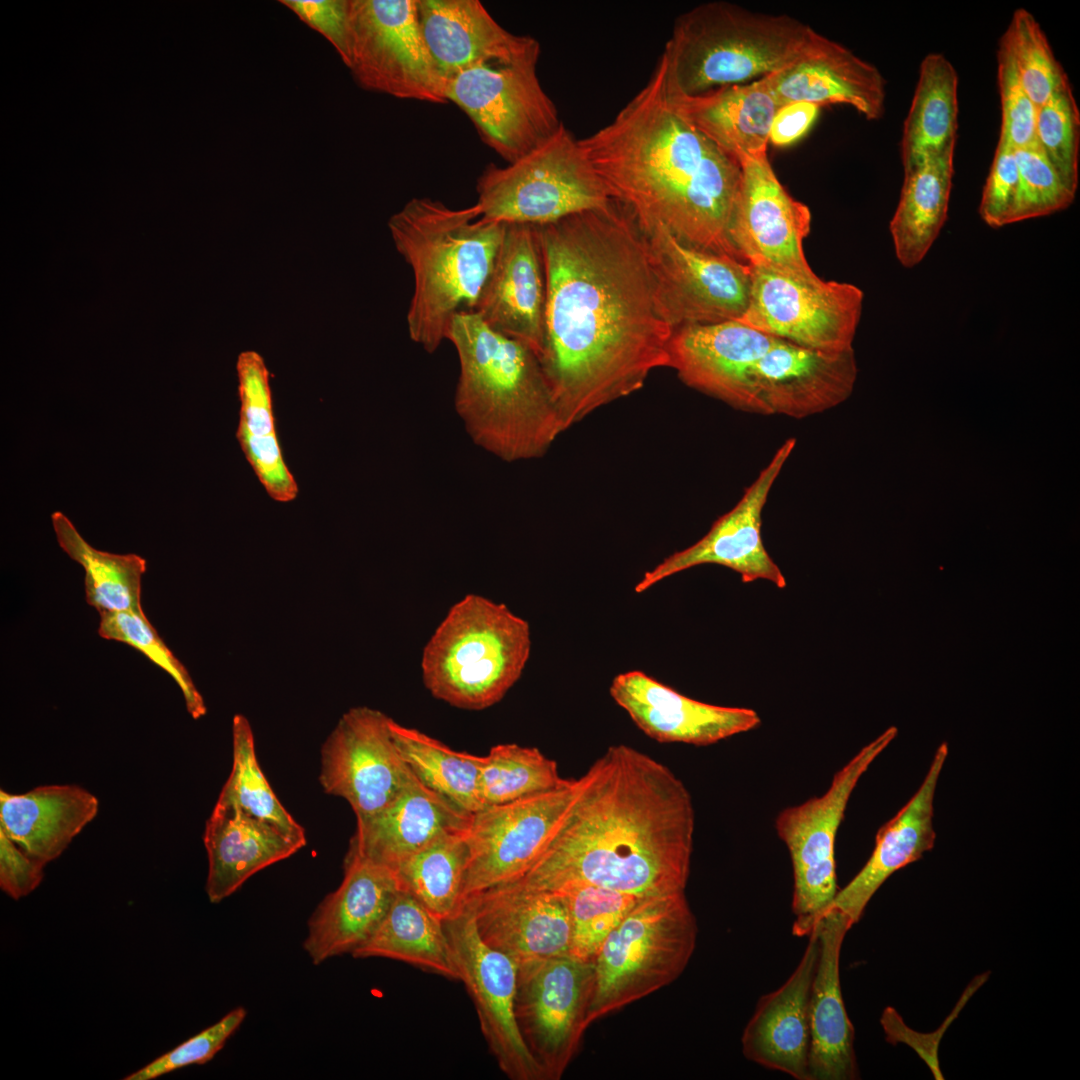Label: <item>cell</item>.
<instances>
[{
	"label": "cell",
	"mask_w": 1080,
	"mask_h": 1080,
	"mask_svg": "<svg viewBox=\"0 0 1080 1080\" xmlns=\"http://www.w3.org/2000/svg\"><path fill=\"white\" fill-rule=\"evenodd\" d=\"M96 796L78 785H44L26 793L0 791V831L32 858H58L98 813Z\"/></svg>",
	"instance_id": "34"
},
{
	"label": "cell",
	"mask_w": 1080,
	"mask_h": 1080,
	"mask_svg": "<svg viewBox=\"0 0 1080 1080\" xmlns=\"http://www.w3.org/2000/svg\"><path fill=\"white\" fill-rule=\"evenodd\" d=\"M751 268L749 304L736 321L812 350H853L864 297L860 288L766 267Z\"/></svg>",
	"instance_id": "13"
},
{
	"label": "cell",
	"mask_w": 1080,
	"mask_h": 1080,
	"mask_svg": "<svg viewBox=\"0 0 1080 1080\" xmlns=\"http://www.w3.org/2000/svg\"><path fill=\"white\" fill-rule=\"evenodd\" d=\"M443 922L460 981L475 1005L482 1034L499 1068L512 1080H542L514 1013L517 964L483 942L464 905Z\"/></svg>",
	"instance_id": "18"
},
{
	"label": "cell",
	"mask_w": 1080,
	"mask_h": 1080,
	"mask_svg": "<svg viewBox=\"0 0 1080 1080\" xmlns=\"http://www.w3.org/2000/svg\"><path fill=\"white\" fill-rule=\"evenodd\" d=\"M99 615L98 634L102 638L122 642L144 654L176 682L192 718L199 719L206 714L204 699L188 670L159 636L144 611L105 612Z\"/></svg>",
	"instance_id": "47"
},
{
	"label": "cell",
	"mask_w": 1080,
	"mask_h": 1080,
	"mask_svg": "<svg viewBox=\"0 0 1080 1080\" xmlns=\"http://www.w3.org/2000/svg\"><path fill=\"white\" fill-rule=\"evenodd\" d=\"M546 279L535 225L506 223L492 269L474 308L493 330L529 347H545Z\"/></svg>",
	"instance_id": "22"
},
{
	"label": "cell",
	"mask_w": 1080,
	"mask_h": 1080,
	"mask_svg": "<svg viewBox=\"0 0 1080 1080\" xmlns=\"http://www.w3.org/2000/svg\"><path fill=\"white\" fill-rule=\"evenodd\" d=\"M556 761L536 747L518 744L493 746L483 756L479 779L484 807L509 803L566 785Z\"/></svg>",
	"instance_id": "44"
},
{
	"label": "cell",
	"mask_w": 1080,
	"mask_h": 1080,
	"mask_svg": "<svg viewBox=\"0 0 1080 1080\" xmlns=\"http://www.w3.org/2000/svg\"><path fill=\"white\" fill-rule=\"evenodd\" d=\"M857 376L853 350L828 353L778 338L752 366L757 414L805 418L845 401Z\"/></svg>",
	"instance_id": "21"
},
{
	"label": "cell",
	"mask_w": 1080,
	"mask_h": 1080,
	"mask_svg": "<svg viewBox=\"0 0 1080 1080\" xmlns=\"http://www.w3.org/2000/svg\"><path fill=\"white\" fill-rule=\"evenodd\" d=\"M580 142L610 198L641 231L661 228L685 244L744 262L730 234L740 164L675 109L662 55L615 117Z\"/></svg>",
	"instance_id": "3"
},
{
	"label": "cell",
	"mask_w": 1080,
	"mask_h": 1080,
	"mask_svg": "<svg viewBox=\"0 0 1080 1080\" xmlns=\"http://www.w3.org/2000/svg\"><path fill=\"white\" fill-rule=\"evenodd\" d=\"M1019 170V202L1015 222L1067 209L1076 192L1062 180L1036 142L1015 149Z\"/></svg>",
	"instance_id": "49"
},
{
	"label": "cell",
	"mask_w": 1080,
	"mask_h": 1080,
	"mask_svg": "<svg viewBox=\"0 0 1080 1080\" xmlns=\"http://www.w3.org/2000/svg\"><path fill=\"white\" fill-rule=\"evenodd\" d=\"M480 938L521 963L569 954L571 923L564 897L513 883L464 901Z\"/></svg>",
	"instance_id": "24"
},
{
	"label": "cell",
	"mask_w": 1080,
	"mask_h": 1080,
	"mask_svg": "<svg viewBox=\"0 0 1080 1080\" xmlns=\"http://www.w3.org/2000/svg\"><path fill=\"white\" fill-rule=\"evenodd\" d=\"M741 181L731 239L744 262L807 279L818 277L804 255L811 211L781 184L767 152L739 161Z\"/></svg>",
	"instance_id": "19"
},
{
	"label": "cell",
	"mask_w": 1080,
	"mask_h": 1080,
	"mask_svg": "<svg viewBox=\"0 0 1080 1080\" xmlns=\"http://www.w3.org/2000/svg\"><path fill=\"white\" fill-rule=\"evenodd\" d=\"M472 816L426 788L411 773L387 806L356 819L348 850L394 869L442 835L467 829Z\"/></svg>",
	"instance_id": "32"
},
{
	"label": "cell",
	"mask_w": 1080,
	"mask_h": 1080,
	"mask_svg": "<svg viewBox=\"0 0 1080 1080\" xmlns=\"http://www.w3.org/2000/svg\"><path fill=\"white\" fill-rule=\"evenodd\" d=\"M578 788V779H571L562 787L473 814L463 902L523 877L550 844Z\"/></svg>",
	"instance_id": "16"
},
{
	"label": "cell",
	"mask_w": 1080,
	"mask_h": 1080,
	"mask_svg": "<svg viewBox=\"0 0 1080 1080\" xmlns=\"http://www.w3.org/2000/svg\"><path fill=\"white\" fill-rule=\"evenodd\" d=\"M45 865L0 831V887L9 897L18 900L35 890L44 877Z\"/></svg>",
	"instance_id": "55"
},
{
	"label": "cell",
	"mask_w": 1080,
	"mask_h": 1080,
	"mask_svg": "<svg viewBox=\"0 0 1080 1080\" xmlns=\"http://www.w3.org/2000/svg\"><path fill=\"white\" fill-rule=\"evenodd\" d=\"M414 289L407 312L410 339L434 353L460 312H473L500 248L505 223L481 217L476 204L460 209L429 197L410 199L389 221Z\"/></svg>",
	"instance_id": "5"
},
{
	"label": "cell",
	"mask_w": 1080,
	"mask_h": 1080,
	"mask_svg": "<svg viewBox=\"0 0 1080 1080\" xmlns=\"http://www.w3.org/2000/svg\"><path fill=\"white\" fill-rule=\"evenodd\" d=\"M824 38L786 14L728 1L701 3L675 19L661 53L667 87L691 96L751 82L811 54Z\"/></svg>",
	"instance_id": "6"
},
{
	"label": "cell",
	"mask_w": 1080,
	"mask_h": 1080,
	"mask_svg": "<svg viewBox=\"0 0 1080 1080\" xmlns=\"http://www.w3.org/2000/svg\"><path fill=\"white\" fill-rule=\"evenodd\" d=\"M667 90L678 113L738 162L767 152L771 123L780 105L764 77L699 95Z\"/></svg>",
	"instance_id": "35"
},
{
	"label": "cell",
	"mask_w": 1080,
	"mask_h": 1080,
	"mask_svg": "<svg viewBox=\"0 0 1080 1080\" xmlns=\"http://www.w3.org/2000/svg\"><path fill=\"white\" fill-rule=\"evenodd\" d=\"M1035 142L1066 185L1077 192L1080 112L1070 83L1037 107Z\"/></svg>",
	"instance_id": "48"
},
{
	"label": "cell",
	"mask_w": 1080,
	"mask_h": 1080,
	"mask_svg": "<svg viewBox=\"0 0 1080 1080\" xmlns=\"http://www.w3.org/2000/svg\"><path fill=\"white\" fill-rule=\"evenodd\" d=\"M987 973L978 976L967 987L965 993L962 995L959 1003L955 1009L950 1013L949 1017L945 1019L942 1027L935 1033L922 1034L908 1027L900 1014L893 1007H886L881 1015L880 1023L883 1028L886 1041L892 1045L902 1043L910 1046L922 1059L926 1062L930 1068L935 1079H944L939 1066L938 1060V1047L942 1038V1035L947 1030L952 1021L957 1017L961 1008L965 1005L968 999L973 995L979 986L986 981Z\"/></svg>",
	"instance_id": "53"
},
{
	"label": "cell",
	"mask_w": 1080,
	"mask_h": 1080,
	"mask_svg": "<svg viewBox=\"0 0 1080 1080\" xmlns=\"http://www.w3.org/2000/svg\"><path fill=\"white\" fill-rule=\"evenodd\" d=\"M203 841L208 856L205 890L211 903L221 902L258 871L305 846L238 808L218 803L206 821Z\"/></svg>",
	"instance_id": "33"
},
{
	"label": "cell",
	"mask_w": 1080,
	"mask_h": 1080,
	"mask_svg": "<svg viewBox=\"0 0 1080 1080\" xmlns=\"http://www.w3.org/2000/svg\"><path fill=\"white\" fill-rule=\"evenodd\" d=\"M476 192L481 217L505 224H546L612 202L580 139L563 123L519 159L487 165Z\"/></svg>",
	"instance_id": "9"
},
{
	"label": "cell",
	"mask_w": 1080,
	"mask_h": 1080,
	"mask_svg": "<svg viewBox=\"0 0 1080 1080\" xmlns=\"http://www.w3.org/2000/svg\"><path fill=\"white\" fill-rule=\"evenodd\" d=\"M390 721L378 710L351 708L322 746L320 784L327 794L345 799L356 819L387 806L411 776L396 748Z\"/></svg>",
	"instance_id": "17"
},
{
	"label": "cell",
	"mask_w": 1080,
	"mask_h": 1080,
	"mask_svg": "<svg viewBox=\"0 0 1080 1080\" xmlns=\"http://www.w3.org/2000/svg\"><path fill=\"white\" fill-rule=\"evenodd\" d=\"M997 82L1001 104L999 140L1019 149L1035 142L1037 107L1032 102L1007 51H997Z\"/></svg>",
	"instance_id": "51"
},
{
	"label": "cell",
	"mask_w": 1080,
	"mask_h": 1080,
	"mask_svg": "<svg viewBox=\"0 0 1080 1080\" xmlns=\"http://www.w3.org/2000/svg\"><path fill=\"white\" fill-rule=\"evenodd\" d=\"M778 337L736 320L673 331L669 364L688 386L752 413L749 376Z\"/></svg>",
	"instance_id": "25"
},
{
	"label": "cell",
	"mask_w": 1080,
	"mask_h": 1080,
	"mask_svg": "<svg viewBox=\"0 0 1080 1080\" xmlns=\"http://www.w3.org/2000/svg\"><path fill=\"white\" fill-rule=\"evenodd\" d=\"M850 928L836 911H827L817 927L820 948L809 1000L810 1080H854L860 1075L854 1027L840 984V953Z\"/></svg>",
	"instance_id": "30"
},
{
	"label": "cell",
	"mask_w": 1080,
	"mask_h": 1080,
	"mask_svg": "<svg viewBox=\"0 0 1080 1080\" xmlns=\"http://www.w3.org/2000/svg\"><path fill=\"white\" fill-rule=\"evenodd\" d=\"M468 829L442 835L393 869L400 889L443 921L460 912L464 905Z\"/></svg>",
	"instance_id": "42"
},
{
	"label": "cell",
	"mask_w": 1080,
	"mask_h": 1080,
	"mask_svg": "<svg viewBox=\"0 0 1080 1080\" xmlns=\"http://www.w3.org/2000/svg\"><path fill=\"white\" fill-rule=\"evenodd\" d=\"M400 890L393 869L348 850L341 884L308 921L303 948L312 962L352 954L374 933Z\"/></svg>",
	"instance_id": "26"
},
{
	"label": "cell",
	"mask_w": 1080,
	"mask_h": 1080,
	"mask_svg": "<svg viewBox=\"0 0 1080 1080\" xmlns=\"http://www.w3.org/2000/svg\"><path fill=\"white\" fill-rule=\"evenodd\" d=\"M642 233L656 307L673 331L742 317L750 299V264L685 244L661 228Z\"/></svg>",
	"instance_id": "14"
},
{
	"label": "cell",
	"mask_w": 1080,
	"mask_h": 1080,
	"mask_svg": "<svg viewBox=\"0 0 1080 1080\" xmlns=\"http://www.w3.org/2000/svg\"><path fill=\"white\" fill-rule=\"evenodd\" d=\"M819 948L816 929L788 979L759 998L741 1037L747 1060L796 1080H810L809 1000Z\"/></svg>",
	"instance_id": "28"
},
{
	"label": "cell",
	"mask_w": 1080,
	"mask_h": 1080,
	"mask_svg": "<svg viewBox=\"0 0 1080 1080\" xmlns=\"http://www.w3.org/2000/svg\"><path fill=\"white\" fill-rule=\"evenodd\" d=\"M344 64L363 89L447 103L446 78L422 35L417 0H347Z\"/></svg>",
	"instance_id": "11"
},
{
	"label": "cell",
	"mask_w": 1080,
	"mask_h": 1080,
	"mask_svg": "<svg viewBox=\"0 0 1080 1080\" xmlns=\"http://www.w3.org/2000/svg\"><path fill=\"white\" fill-rule=\"evenodd\" d=\"M896 734L895 727L888 728L835 773L825 793L778 814L775 828L788 849L793 871V935L813 933L832 903L838 891L835 841L848 801Z\"/></svg>",
	"instance_id": "10"
},
{
	"label": "cell",
	"mask_w": 1080,
	"mask_h": 1080,
	"mask_svg": "<svg viewBox=\"0 0 1080 1080\" xmlns=\"http://www.w3.org/2000/svg\"><path fill=\"white\" fill-rule=\"evenodd\" d=\"M233 765L216 803L238 808L285 836L306 844L303 827L282 806L264 776L256 757L252 728L236 714L232 725Z\"/></svg>",
	"instance_id": "43"
},
{
	"label": "cell",
	"mask_w": 1080,
	"mask_h": 1080,
	"mask_svg": "<svg viewBox=\"0 0 1080 1080\" xmlns=\"http://www.w3.org/2000/svg\"><path fill=\"white\" fill-rule=\"evenodd\" d=\"M609 693L644 734L661 743L706 746L761 723L752 709L692 699L640 670L616 675Z\"/></svg>",
	"instance_id": "23"
},
{
	"label": "cell",
	"mask_w": 1080,
	"mask_h": 1080,
	"mask_svg": "<svg viewBox=\"0 0 1080 1080\" xmlns=\"http://www.w3.org/2000/svg\"><path fill=\"white\" fill-rule=\"evenodd\" d=\"M958 129V75L942 53L927 54L920 65L911 105L903 124V169L955 147Z\"/></svg>",
	"instance_id": "39"
},
{
	"label": "cell",
	"mask_w": 1080,
	"mask_h": 1080,
	"mask_svg": "<svg viewBox=\"0 0 1080 1080\" xmlns=\"http://www.w3.org/2000/svg\"><path fill=\"white\" fill-rule=\"evenodd\" d=\"M947 755L948 746L942 743L918 790L878 830L867 862L842 889H838L827 911L845 916L851 927L861 919L871 898L892 874L918 861L934 847V797Z\"/></svg>",
	"instance_id": "29"
},
{
	"label": "cell",
	"mask_w": 1080,
	"mask_h": 1080,
	"mask_svg": "<svg viewBox=\"0 0 1080 1080\" xmlns=\"http://www.w3.org/2000/svg\"><path fill=\"white\" fill-rule=\"evenodd\" d=\"M546 279L540 358L565 431L668 367L645 238L618 202L535 225Z\"/></svg>",
	"instance_id": "1"
},
{
	"label": "cell",
	"mask_w": 1080,
	"mask_h": 1080,
	"mask_svg": "<svg viewBox=\"0 0 1080 1080\" xmlns=\"http://www.w3.org/2000/svg\"><path fill=\"white\" fill-rule=\"evenodd\" d=\"M999 45L1011 57L1020 82L1036 107L1069 83L1045 32L1028 10L1014 11Z\"/></svg>",
	"instance_id": "45"
},
{
	"label": "cell",
	"mask_w": 1080,
	"mask_h": 1080,
	"mask_svg": "<svg viewBox=\"0 0 1080 1080\" xmlns=\"http://www.w3.org/2000/svg\"><path fill=\"white\" fill-rule=\"evenodd\" d=\"M821 107L809 102H791L780 106L771 123L769 143L787 147L801 139L816 121Z\"/></svg>",
	"instance_id": "56"
},
{
	"label": "cell",
	"mask_w": 1080,
	"mask_h": 1080,
	"mask_svg": "<svg viewBox=\"0 0 1080 1080\" xmlns=\"http://www.w3.org/2000/svg\"><path fill=\"white\" fill-rule=\"evenodd\" d=\"M446 98L507 163L539 146L562 124L535 63H487L459 71L446 79Z\"/></svg>",
	"instance_id": "12"
},
{
	"label": "cell",
	"mask_w": 1080,
	"mask_h": 1080,
	"mask_svg": "<svg viewBox=\"0 0 1080 1080\" xmlns=\"http://www.w3.org/2000/svg\"><path fill=\"white\" fill-rule=\"evenodd\" d=\"M236 371L240 400L237 441L269 497L279 503L291 502L299 489L278 441L268 368L259 353L247 350L239 354Z\"/></svg>",
	"instance_id": "36"
},
{
	"label": "cell",
	"mask_w": 1080,
	"mask_h": 1080,
	"mask_svg": "<svg viewBox=\"0 0 1080 1080\" xmlns=\"http://www.w3.org/2000/svg\"><path fill=\"white\" fill-rule=\"evenodd\" d=\"M390 729L401 758L422 785L469 815L483 808L479 793L483 756L455 751L393 719Z\"/></svg>",
	"instance_id": "40"
},
{
	"label": "cell",
	"mask_w": 1080,
	"mask_h": 1080,
	"mask_svg": "<svg viewBox=\"0 0 1080 1080\" xmlns=\"http://www.w3.org/2000/svg\"><path fill=\"white\" fill-rule=\"evenodd\" d=\"M454 408L471 440L505 462L537 459L565 431L538 356L489 327L475 312L452 319Z\"/></svg>",
	"instance_id": "4"
},
{
	"label": "cell",
	"mask_w": 1080,
	"mask_h": 1080,
	"mask_svg": "<svg viewBox=\"0 0 1080 1080\" xmlns=\"http://www.w3.org/2000/svg\"><path fill=\"white\" fill-rule=\"evenodd\" d=\"M697 936L685 892L640 898L593 958L588 1026L673 983L686 969Z\"/></svg>",
	"instance_id": "8"
},
{
	"label": "cell",
	"mask_w": 1080,
	"mask_h": 1080,
	"mask_svg": "<svg viewBox=\"0 0 1080 1080\" xmlns=\"http://www.w3.org/2000/svg\"><path fill=\"white\" fill-rule=\"evenodd\" d=\"M764 78L780 106L845 104L867 120L884 115L886 81L881 72L828 37L811 54Z\"/></svg>",
	"instance_id": "31"
},
{
	"label": "cell",
	"mask_w": 1080,
	"mask_h": 1080,
	"mask_svg": "<svg viewBox=\"0 0 1080 1080\" xmlns=\"http://www.w3.org/2000/svg\"><path fill=\"white\" fill-rule=\"evenodd\" d=\"M954 150L951 147L904 170L889 229L895 255L906 268L918 265L938 238L948 215Z\"/></svg>",
	"instance_id": "37"
},
{
	"label": "cell",
	"mask_w": 1080,
	"mask_h": 1080,
	"mask_svg": "<svg viewBox=\"0 0 1080 1080\" xmlns=\"http://www.w3.org/2000/svg\"><path fill=\"white\" fill-rule=\"evenodd\" d=\"M593 983V961L569 954L517 965L514 1013L542 1080H559L576 1054Z\"/></svg>",
	"instance_id": "15"
},
{
	"label": "cell",
	"mask_w": 1080,
	"mask_h": 1080,
	"mask_svg": "<svg viewBox=\"0 0 1080 1080\" xmlns=\"http://www.w3.org/2000/svg\"><path fill=\"white\" fill-rule=\"evenodd\" d=\"M60 547L85 571L87 603L98 613L143 612L142 577L146 560L136 554H114L92 547L61 512L51 516Z\"/></svg>",
	"instance_id": "41"
},
{
	"label": "cell",
	"mask_w": 1080,
	"mask_h": 1080,
	"mask_svg": "<svg viewBox=\"0 0 1080 1080\" xmlns=\"http://www.w3.org/2000/svg\"><path fill=\"white\" fill-rule=\"evenodd\" d=\"M308 26L323 35L343 61L346 54L347 0H282Z\"/></svg>",
	"instance_id": "54"
},
{
	"label": "cell",
	"mask_w": 1080,
	"mask_h": 1080,
	"mask_svg": "<svg viewBox=\"0 0 1080 1080\" xmlns=\"http://www.w3.org/2000/svg\"><path fill=\"white\" fill-rule=\"evenodd\" d=\"M402 961L451 980L459 970L444 922L406 891L400 890L374 933L352 954Z\"/></svg>",
	"instance_id": "38"
},
{
	"label": "cell",
	"mask_w": 1080,
	"mask_h": 1080,
	"mask_svg": "<svg viewBox=\"0 0 1080 1080\" xmlns=\"http://www.w3.org/2000/svg\"><path fill=\"white\" fill-rule=\"evenodd\" d=\"M246 1009L237 1007L215 1024L189 1038L148 1065L126 1076L125 1080H151L177 1069L210 1061L240 1027Z\"/></svg>",
	"instance_id": "50"
},
{
	"label": "cell",
	"mask_w": 1080,
	"mask_h": 1080,
	"mask_svg": "<svg viewBox=\"0 0 1080 1080\" xmlns=\"http://www.w3.org/2000/svg\"><path fill=\"white\" fill-rule=\"evenodd\" d=\"M795 444V438L786 440L730 511L718 518L697 542L646 571L634 591L643 593L670 576L704 564L729 568L740 575L743 583L762 579L778 588L786 587L783 573L764 547L761 525L770 490Z\"/></svg>",
	"instance_id": "20"
},
{
	"label": "cell",
	"mask_w": 1080,
	"mask_h": 1080,
	"mask_svg": "<svg viewBox=\"0 0 1080 1080\" xmlns=\"http://www.w3.org/2000/svg\"><path fill=\"white\" fill-rule=\"evenodd\" d=\"M578 781L550 844L512 883L548 892L586 883L638 898L685 892L695 813L683 781L625 744L608 747Z\"/></svg>",
	"instance_id": "2"
},
{
	"label": "cell",
	"mask_w": 1080,
	"mask_h": 1080,
	"mask_svg": "<svg viewBox=\"0 0 1080 1080\" xmlns=\"http://www.w3.org/2000/svg\"><path fill=\"white\" fill-rule=\"evenodd\" d=\"M555 893L564 897L569 911V955L582 961H593L606 937L640 899L586 883L570 885Z\"/></svg>",
	"instance_id": "46"
},
{
	"label": "cell",
	"mask_w": 1080,
	"mask_h": 1080,
	"mask_svg": "<svg viewBox=\"0 0 1080 1080\" xmlns=\"http://www.w3.org/2000/svg\"><path fill=\"white\" fill-rule=\"evenodd\" d=\"M531 652L528 622L477 594L455 603L425 645V687L454 707L482 710L520 679Z\"/></svg>",
	"instance_id": "7"
},
{
	"label": "cell",
	"mask_w": 1080,
	"mask_h": 1080,
	"mask_svg": "<svg viewBox=\"0 0 1080 1080\" xmlns=\"http://www.w3.org/2000/svg\"><path fill=\"white\" fill-rule=\"evenodd\" d=\"M1019 189L1015 149L998 140L979 204V215L986 225L1001 228L1015 223Z\"/></svg>",
	"instance_id": "52"
},
{
	"label": "cell",
	"mask_w": 1080,
	"mask_h": 1080,
	"mask_svg": "<svg viewBox=\"0 0 1080 1080\" xmlns=\"http://www.w3.org/2000/svg\"><path fill=\"white\" fill-rule=\"evenodd\" d=\"M426 45L441 73L449 76L487 63H538L532 36L502 27L478 0H417Z\"/></svg>",
	"instance_id": "27"
}]
</instances>
